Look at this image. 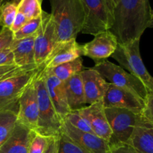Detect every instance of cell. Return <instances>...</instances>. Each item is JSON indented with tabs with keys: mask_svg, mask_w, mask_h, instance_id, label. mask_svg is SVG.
I'll list each match as a JSON object with an SVG mask.
<instances>
[{
	"mask_svg": "<svg viewBox=\"0 0 153 153\" xmlns=\"http://www.w3.org/2000/svg\"><path fill=\"white\" fill-rule=\"evenodd\" d=\"M37 67H38V66L34 65L26 66V67H19L16 64L0 66V82L9 79V78L26 73V72L34 70Z\"/></svg>",
	"mask_w": 153,
	"mask_h": 153,
	"instance_id": "obj_29",
	"label": "cell"
},
{
	"mask_svg": "<svg viewBox=\"0 0 153 153\" xmlns=\"http://www.w3.org/2000/svg\"><path fill=\"white\" fill-rule=\"evenodd\" d=\"M121 67L137 77L144 85L149 94H153V77L146 70L140 52V40L127 44H118L116 51L111 55Z\"/></svg>",
	"mask_w": 153,
	"mask_h": 153,
	"instance_id": "obj_5",
	"label": "cell"
},
{
	"mask_svg": "<svg viewBox=\"0 0 153 153\" xmlns=\"http://www.w3.org/2000/svg\"><path fill=\"white\" fill-rule=\"evenodd\" d=\"M43 74L49 98L57 113L64 120L66 116L71 111L67 102L64 82L55 77L49 69H43Z\"/></svg>",
	"mask_w": 153,
	"mask_h": 153,
	"instance_id": "obj_15",
	"label": "cell"
},
{
	"mask_svg": "<svg viewBox=\"0 0 153 153\" xmlns=\"http://www.w3.org/2000/svg\"><path fill=\"white\" fill-rule=\"evenodd\" d=\"M86 104L102 101L107 91L108 82L93 68L86 69L81 72Z\"/></svg>",
	"mask_w": 153,
	"mask_h": 153,
	"instance_id": "obj_16",
	"label": "cell"
},
{
	"mask_svg": "<svg viewBox=\"0 0 153 153\" xmlns=\"http://www.w3.org/2000/svg\"><path fill=\"white\" fill-rule=\"evenodd\" d=\"M92 68L98 72L105 80L108 81L109 83L131 91L144 101L149 94L147 89L140 80L126 71L120 66L116 65L107 59L96 63Z\"/></svg>",
	"mask_w": 153,
	"mask_h": 153,
	"instance_id": "obj_7",
	"label": "cell"
},
{
	"mask_svg": "<svg viewBox=\"0 0 153 153\" xmlns=\"http://www.w3.org/2000/svg\"><path fill=\"white\" fill-rule=\"evenodd\" d=\"M28 20V19L25 17V15H23L22 13H19V12L17 11V13H16V17H15L13 24H12L10 29L11 30L13 33L16 32V31H19V30L24 25H25V22H26Z\"/></svg>",
	"mask_w": 153,
	"mask_h": 153,
	"instance_id": "obj_34",
	"label": "cell"
},
{
	"mask_svg": "<svg viewBox=\"0 0 153 153\" xmlns=\"http://www.w3.org/2000/svg\"><path fill=\"white\" fill-rule=\"evenodd\" d=\"M140 116L146 122L153 126V94H148Z\"/></svg>",
	"mask_w": 153,
	"mask_h": 153,
	"instance_id": "obj_31",
	"label": "cell"
},
{
	"mask_svg": "<svg viewBox=\"0 0 153 153\" xmlns=\"http://www.w3.org/2000/svg\"><path fill=\"white\" fill-rule=\"evenodd\" d=\"M17 110H0V147L7 141L17 122Z\"/></svg>",
	"mask_w": 153,
	"mask_h": 153,
	"instance_id": "obj_22",
	"label": "cell"
},
{
	"mask_svg": "<svg viewBox=\"0 0 153 153\" xmlns=\"http://www.w3.org/2000/svg\"><path fill=\"white\" fill-rule=\"evenodd\" d=\"M77 111L88 121L96 135L110 143L111 130L106 117L102 101L89 105L87 107L85 106Z\"/></svg>",
	"mask_w": 153,
	"mask_h": 153,
	"instance_id": "obj_14",
	"label": "cell"
},
{
	"mask_svg": "<svg viewBox=\"0 0 153 153\" xmlns=\"http://www.w3.org/2000/svg\"><path fill=\"white\" fill-rule=\"evenodd\" d=\"M111 153H138L129 145L125 144L122 146L111 148Z\"/></svg>",
	"mask_w": 153,
	"mask_h": 153,
	"instance_id": "obj_35",
	"label": "cell"
},
{
	"mask_svg": "<svg viewBox=\"0 0 153 153\" xmlns=\"http://www.w3.org/2000/svg\"><path fill=\"white\" fill-rule=\"evenodd\" d=\"M61 132L90 153H111V147L108 141L94 133L82 131L74 128L64 120Z\"/></svg>",
	"mask_w": 153,
	"mask_h": 153,
	"instance_id": "obj_12",
	"label": "cell"
},
{
	"mask_svg": "<svg viewBox=\"0 0 153 153\" xmlns=\"http://www.w3.org/2000/svg\"><path fill=\"white\" fill-rule=\"evenodd\" d=\"M149 0H120L114 10V23L109 31L125 45L140 40L151 19Z\"/></svg>",
	"mask_w": 153,
	"mask_h": 153,
	"instance_id": "obj_1",
	"label": "cell"
},
{
	"mask_svg": "<svg viewBox=\"0 0 153 153\" xmlns=\"http://www.w3.org/2000/svg\"><path fill=\"white\" fill-rule=\"evenodd\" d=\"M15 64L13 54L10 48L0 51V66Z\"/></svg>",
	"mask_w": 153,
	"mask_h": 153,
	"instance_id": "obj_33",
	"label": "cell"
},
{
	"mask_svg": "<svg viewBox=\"0 0 153 153\" xmlns=\"http://www.w3.org/2000/svg\"><path fill=\"white\" fill-rule=\"evenodd\" d=\"M111 1H112V2H113V4H114V8H115V7H117V5L118 4V3H119L120 0H111Z\"/></svg>",
	"mask_w": 153,
	"mask_h": 153,
	"instance_id": "obj_38",
	"label": "cell"
},
{
	"mask_svg": "<svg viewBox=\"0 0 153 153\" xmlns=\"http://www.w3.org/2000/svg\"><path fill=\"white\" fill-rule=\"evenodd\" d=\"M41 24L34 34V60L40 67L46 61L57 44L55 25L50 13L42 12Z\"/></svg>",
	"mask_w": 153,
	"mask_h": 153,
	"instance_id": "obj_9",
	"label": "cell"
},
{
	"mask_svg": "<svg viewBox=\"0 0 153 153\" xmlns=\"http://www.w3.org/2000/svg\"><path fill=\"white\" fill-rule=\"evenodd\" d=\"M118 44L114 34L107 30L98 33L92 40L82 45V54L98 63L111 56L116 51Z\"/></svg>",
	"mask_w": 153,
	"mask_h": 153,
	"instance_id": "obj_11",
	"label": "cell"
},
{
	"mask_svg": "<svg viewBox=\"0 0 153 153\" xmlns=\"http://www.w3.org/2000/svg\"><path fill=\"white\" fill-rule=\"evenodd\" d=\"M3 1H4V0H0V6L1 5V4L3 3Z\"/></svg>",
	"mask_w": 153,
	"mask_h": 153,
	"instance_id": "obj_40",
	"label": "cell"
},
{
	"mask_svg": "<svg viewBox=\"0 0 153 153\" xmlns=\"http://www.w3.org/2000/svg\"><path fill=\"white\" fill-rule=\"evenodd\" d=\"M34 81L35 79L24 91L19 98L17 121L35 131L38 123L39 108Z\"/></svg>",
	"mask_w": 153,
	"mask_h": 153,
	"instance_id": "obj_13",
	"label": "cell"
},
{
	"mask_svg": "<svg viewBox=\"0 0 153 153\" xmlns=\"http://www.w3.org/2000/svg\"><path fill=\"white\" fill-rule=\"evenodd\" d=\"M42 1H43V0H42Z\"/></svg>",
	"mask_w": 153,
	"mask_h": 153,
	"instance_id": "obj_42",
	"label": "cell"
},
{
	"mask_svg": "<svg viewBox=\"0 0 153 153\" xmlns=\"http://www.w3.org/2000/svg\"><path fill=\"white\" fill-rule=\"evenodd\" d=\"M17 13V4L11 1H3L0 6V25L2 28H10Z\"/></svg>",
	"mask_w": 153,
	"mask_h": 153,
	"instance_id": "obj_25",
	"label": "cell"
},
{
	"mask_svg": "<svg viewBox=\"0 0 153 153\" xmlns=\"http://www.w3.org/2000/svg\"><path fill=\"white\" fill-rule=\"evenodd\" d=\"M43 65L22 74L0 82V110L19 109V100L25 89L34 82Z\"/></svg>",
	"mask_w": 153,
	"mask_h": 153,
	"instance_id": "obj_8",
	"label": "cell"
},
{
	"mask_svg": "<svg viewBox=\"0 0 153 153\" xmlns=\"http://www.w3.org/2000/svg\"><path fill=\"white\" fill-rule=\"evenodd\" d=\"M67 100L70 110L74 111L85 107V91L81 73H77L64 82Z\"/></svg>",
	"mask_w": 153,
	"mask_h": 153,
	"instance_id": "obj_21",
	"label": "cell"
},
{
	"mask_svg": "<svg viewBox=\"0 0 153 153\" xmlns=\"http://www.w3.org/2000/svg\"><path fill=\"white\" fill-rule=\"evenodd\" d=\"M42 19H43V16L41 14V16L37 18L28 19L19 31L13 33L14 40H19V39L25 38V37L34 35L41 24Z\"/></svg>",
	"mask_w": 153,
	"mask_h": 153,
	"instance_id": "obj_26",
	"label": "cell"
},
{
	"mask_svg": "<svg viewBox=\"0 0 153 153\" xmlns=\"http://www.w3.org/2000/svg\"><path fill=\"white\" fill-rule=\"evenodd\" d=\"M53 137L42 135L34 131L28 148V153H44Z\"/></svg>",
	"mask_w": 153,
	"mask_h": 153,
	"instance_id": "obj_28",
	"label": "cell"
},
{
	"mask_svg": "<svg viewBox=\"0 0 153 153\" xmlns=\"http://www.w3.org/2000/svg\"><path fill=\"white\" fill-rule=\"evenodd\" d=\"M64 120H66L70 125L80 131L94 133L88 121L79 113L77 110L71 111Z\"/></svg>",
	"mask_w": 153,
	"mask_h": 153,
	"instance_id": "obj_30",
	"label": "cell"
},
{
	"mask_svg": "<svg viewBox=\"0 0 153 153\" xmlns=\"http://www.w3.org/2000/svg\"><path fill=\"white\" fill-rule=\"evenodd\" d=\"M58 137H53L44 153H58Z\"/></svg>",
	"mask_w": 153,
	"mask_h": 153,
	"instance_id": "obj_36",
	"label": "cell"
},
{
	"mask_svg": "<svg viewBox=\"0 0 153 153\" xmlns=\"http://www.w3.org/2000/svg\"><path fill=\"white\" fill-rule=\"evenodd\" d=\"M105 108H118L140 114L144 108L145 101L131 91L109 83L103 97Z\"/></svg>",
	"mask_w": 153,
	"mask_h": 153,
	"instance_id": "obj_10",
	"label": "cell"
},
{
	"mask_svg": "<svg viewBox=\"0 0 153 153\" xmlns=\"http://www.w3.org/2000/svg\"><path fill=\"white\" fill-rule=\"evenodd\" d=\"M80 1L85 13L81 32L95 36L111 28L114 10L111 0H80Z\"/></svg>",
	"mask_w": 153,
	"mask_h": 153,
	"instance_id": "obj_4",
	"label": "cell"
},
{
	"mask_svg": "<svg viewBox=\"0 0 153 153\" xmlns=\"http://www.w3.org/2000/svg\"><path fill=\"white\" fill-rule=\"evenodd\" d=\"M43 69L40 70L34 81L39 108L38 123L35 131L47 137H58L61 133L64 120L57 113L49 98L45 85Z\"/></svg>",
	"mask_w": 153,
	"mask_h": 153,
	"instance_id": "obj_3",
	"label": "cell"
},
{
	"mask_svg": "<svg viewBox=\"0 0 153 153\" xmlns=\"http://www.w3.org/2000/svg\"><path fill=\"white\" fill-rule=\"evenodd\" d=\"M51 73L63 82L71 78L74 75L83 71V61L81 58H76L73 61L64 63L55 67L49 69Z\"/></svg>",
	"mask_w": 153,
	"mask_h": 153,
	"instance_id": "obj_23",
	"label": "cell"
},
{
	"mask_svg": "<svg viewBox=\"0 0 153 153\" xmlns=\"http://www.w3.org/2000/svg\"><path fill=\"white\" fill-rule=\"evenodd\" d=\"M49 1L57 44L76 39L85 20V13L80 0H49Z\"/></svg>",
	"mask_w": 153,
	"mask_h": 153,
	"instance_id": "obj_2",
	"label": "cell"
},
{
	"mask_svg": "<svg viewBox=\"0 0 153 153\" xmlns=\"http://www.w3.org/2000/svg\"><path fill=\"white\" fill-rule=\"evenodd\" d=\"M34 130L17 121L7 141L0 147V153H28Z\"/></svg>",
	"mask_w": 153,
	"mask_h": 153,
	"instance_id": "obj_18",
	"label": "cell"
},
{
	"mask_svg": "<svg viewBox=\"0 0 153 153\" xmlns=\"http://www.w3.org/2000/svg\"><path fill=\"white\" fill-rule=\"evenodd\" d=\"M2 28H3L1 26V25H0V32H1V30H2Z\"/></svg>",
	"mask_w": 153,
	"mask_h": 153,
	"instance_id": "obj_41",
	"label": "cell"
},
{
	"mask_svg": "<svg viewBox=\"0 0 153 153\" xmlns=\"http://www.w3.org/2000/svg\"><path fill=\"white\" fill-rule=\"evenodd\" d=\"M42 0H21L17 4V11L25 15L28 19L41 16Z\"/></svg>",
	"mask_w": 153,
	"mask_h": 153,
	"instance_id": "obj_24",
	"label": "cell"
},
{
	"mask_svg": "<svg viewBox=\"0 0 153 153\" xmlns=\"http://www.w3.org/2000/svg\"><path fill=\"white\" fill-rule=\"evenodd\" d=\"M82 55H83L82 46L76 42V39H73L58 43L43 66L45 69H50L81 58Z\"/></svg>",
	"mask_w": 153,
	"mask_h": 153,
	"instance_id": "obj_17",
	"label": "cell"
},
{
	"mask_svg": "<svg viewBox=\"0 0 153 153\" xmlns=\"http://www.w3.org/2000/svg\"><path fill=\"white\" fill-rule=\"evenodd\" d=\"M14 37L13 32L7 28H3L0 32V51L10 48Z\"/></svg>",
	"mask_w": 153,
	"mask_h": 153,
	"instance_id": "obj_32",
	"label": "cell"
},
{
	"mask_svg": "<svg viewBox=\"0 0 153 153\" xmlns=\"http://www.w3.org/2000/svg\"><path fill=\"white\" fill-rule=\"evenodd\" d=\"M106 117L111 130V147L127 144L137 125L140 114L118 108H105Z\"/></svg>",
	"mask_w": 153,
	"mask_h": 153,
	"instance_id": "obj_6",
	"label": "cell"
},
{
	"mask_svg": "<svg viewBox=\"0 0 153 153\" xmlns=\"http://www.w3.org/2000/svg\"><path fill=\"white\" fill-rule=\"evenodd\" d=\"M148 28H153V10L152 9V10H151V19H150V21H149Z\"/></svg>",
	"mask_w": 153,
	"mask_h": 153,
	"instance_id": "obj_37",
	"label": "cell"
},
{
	"mask_svg": "<svg viewBox=\"0 0 153 153\" xmlns=\"http://www.w3.org/2000/svg\"><path fill=\"white\" fill-rule=\"evenodd\" d=\"M10 1H12V2H14L15 4H18L19 3V1H21V0H10Z\"/></svg>",
	"mask_w": 153,
	"mask_h": 153,
	"instance_id": "obj_39",
	"label": "cell"
},
{
	"mask_svg": "<svg viewBox=\"0 0 153 153\" xmlns=\"http://www.w3.org/2000/svg\"><path fill=\"white\" fill-rule=\"evenodd\" d=\"M127 144L138 153H153V126L146 122L140 114Z\"/></svg>",
	"mask_w": 153,
	"mask_h": 153,
	"instance_id": "obj_19",
	"label": "cell"
},
{
	"mask_svg": "<svg viewBox=\"0 0 153 153\" xmlns=\"http://www.w3.org/2000/svg\"><path fill=\"white\" fill-rule=\"evenodd\" d=\"M58 153H90L73 140L69 138L66 134L61 132L58 137Z\"/></svg>",
	"mask_w": 153,
	"mask_h": 153,
	"instance_id": "obj_27",
	"label": "cell"
},
{
	"mask_svg": "<svg viewBox=\"0 0 153 153\" xmlns=\"http://www.w3.org/2000/svg\"><path fill=\"white\" fill-rule=\"evenodd\" d=\"M10 49L13 54L15 64L19 67L36 65L34 60V35L13 40Z\"/></svg>",
	"mask_w": 153,
	"mask_h": 153,
	"instance_id": "obj_20",
	"label": "cell"
}]
</instances>
